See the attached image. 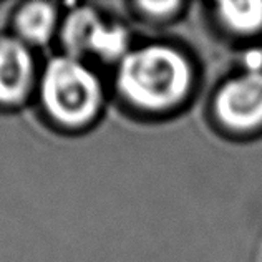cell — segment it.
Here are the masks:
<instances>
[{"mask_svg":"<svg viewBox=\"0 0 262 262\" xmlns=\"http://www.w3.org/2000/svg\"><path fill=\"white\" fill-rule=\"evenodd\" d=\"M116 83L123 96L144 110H164L181 101L191 86V67L174 48L148 45L121 58Z\"/></svg>","mask_w":262,"mask_h":262,"instance_id":"cell-1","label":"cell"},{"mask_svg":"<svg viewBox=\"0 0 262 262\" xmlns=\"http://www.w3.org/2000/svg\"><path fill=\"white\" fill-rule=\"evenodd\" d=\"M40 96L52 118L68 126H80L98 113L103 93L96 75L78 58L65 55L47 65Z\"/></svg>","mask_w":262,"mask_h":262,"instance_id":"cell-2","label":"cell"},{"mask_svg":"<svg viewBox=\"0 0 262 262\" xmlns=\"http://www.w3.org/2000/svg\"><path fill=\"white\" fill-rule=\"evenodd\" d=\"M221 121L234 129H251L262 123V72H249L221 88L216 98Z\"/></svg>","mask_w":262,"mask_h":262,"instance_id":"cell-3","label":"cell"},{"mask_svg":"<svg viewBox=\"0 0 262 262\" xmlns=\"http://www.w3.org/2000/svg\"><path fill=\"white\" fill-rule=\"evenodd\" d=\"M33 77V60L18 38H0V103H17L29 92Z\"/></svg>","mask_w":262,"mask_h":262,"instance_id":"cell-4","label":"cell"},{"mask_svg":"<svg viewBox=\"0 0 262 262\" xmlns=\"http://www.w3.org/2000/svg\"><path fill=\"white\" fill-rule=\"evenodd\" d=\"M103 20L95 10L88 7L73 10L67 17L61 27V42L67 50V55L72 58L83 57L85 53H90L93 37Z\"/></svg>","mask_w":262,"mask_h":262,"instance_id":"cell-5","label":"cell"},{"mask_svg":"<svg viewBox=\"0 0 262 262\" xmlns=\"http://www.w3.org/2000/svg\"><path fill=\"white\" fill-rule=\"evenodd\" d=\"M15 24L22 38L33 43H43L53 33L57 10L53 5L45 2L27 4L17 13Z\"/></svg>","mask_w":262,"mask_h":262,"instance_id":"cell-6","label":"cell"},{"mask_svg":"<svg viewBox=\"0 0 262 262\" xmlns=\"http://www.w3.org/2000/svg\"><path fill=\"white\" fill-rule=\"evenodd\" d=\"M217 15L227 29L237 33H254L262 29V2H223Z\"/></svg>","mask_w":262,"mask_h":262,"instance_id":"cell-7","label":"cell"},{"mask_svg":"<svg viewBox=\"0 0 262 262\" xmlns=\"http://www.w3.org/2000/svg\"><path fill=\"white\" fill-rule=\"evenodd\" d=\"M90 53L105 60L123 58L128 53V33L121 25H110L103 22L92 42Z\"/></svg>","mask_w":262,"mask_h":262,"instance_id":"cell-8","label":"cell"},{"mask_svg":"<svg viewBox=\"0 0 262 262\" xmlns=\"http://www.w3.org/2000/svg\"><path fill=\"white\" fill-rule=\"evenodd\" d=\"M179 7L178 2H143L141 9L151 15H168Z\"/></svg>","mask_w":262,"mask_h":262,"instance_id":"cell-9","label":"cell"}]
</instances>
